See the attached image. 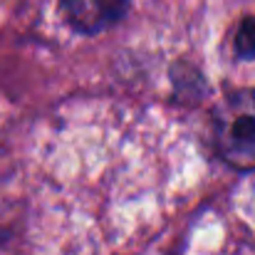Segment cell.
Instances as JSON below:
<instances>
[{
  "mask_svg": "<svg viewBox=\"0 0 255 255\" xmlns=\"http://www.w3.org/2000/svg\"><path fill=\"white\" fill-rule=\"evenodd\" d=\"M213 144L228 166L255 169V87L233 92L218 104L213 114Z\"/></svg>",
  "mask_w": 255,
  "mask_h": 255,
  "instance_id": "1",
  "label": "cell"
},
{
  "mask_svg": "<svg viewBox=\"0 0 255 255\" xmlns=\"http://www.w3.org/2000/svg\"><path fill=\"white\" fill-rule=\"evenodd\" d=\"M70 25L80 32L94 35L114 25L129 7V0H62Z\"/></svg>",
  "mask_w": 255,
  "mask_h": 255,
  "instance_id": "2",
  "label": "cell"
},
{
  "mask_svg": "<svg viewBox=\"0 0 255 255\" xmlns=\"http://www.w3.org/2000/svg\"><path fill=\"white\" fill-rule=\"evenodd\" d=\"M236 55L243 60H253L255 57V15L246 17L238 30H236V40H233Z\"/></svg>",
  "mask_w": 255,
  "mask_h": 255,
  "instance_id": "3",
  "label": "cell"
}]
</instances>
